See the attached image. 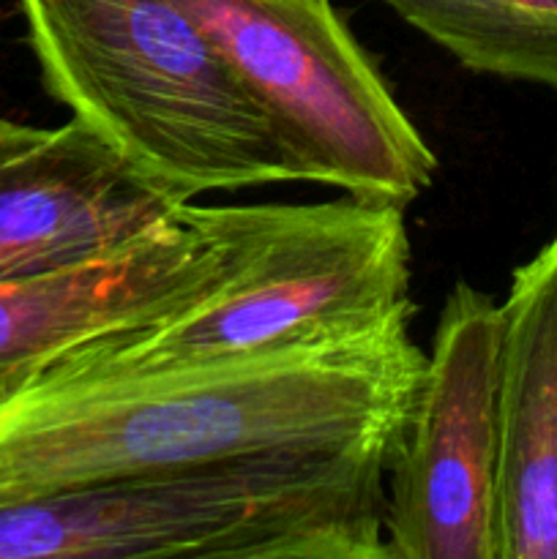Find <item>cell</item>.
I'll return each instance as SVG.
<instances>
[{
	"instance_id": "1",
	"label": "cell",
	"mask_w": 557,
	"mask_h": 559,
	"mask_svg": "<svg viewBox=\"0 0 557 559\" xmlns=\"http://www.w3.org/2000/svg\"><path fill=\"white\" fill-rule=\"evenodd\" d=\"M426 355L410 328L173 369H44L0 402V508L251 453H393Z\"/></svg>"
},
{
	"instance_id": "2",
	"label": "cell",
	"mask_w": 557,
	"mask_h": 559,
	"mask_svg": "<svg viewBox=\"0 0 557 559\" xmlns=\"http://www.w3.org/2000/svg\"><path fill=\"white\" fill-rule=\"evenodd\" d=\"M211 211L229 243L227 276L178 314L82 344L52 369L104 374L222 364L413 325L404 207L344 194Z\"/></svg>"
},
{
	"instance_id": "3",
	"label": "cell",
	"mask_w": 557,
	"mask_h": 559,
	"mask_svg": "<svg viewBox=\"0 0 557 559\" xmlns=\"http://www.w3.org/2000/svg\"><path fill=\"white\" fill-rule=\"evenodd\" d=\"M42 82L178 202L300 180L216 44L175 0H16Z\"/></svg>"
},
{
	"instance_id": "4",
	"label": "cell",
	"mask_w": 557,
	"mask_h": 559,
	"mask_svg": "<svg viewBox=\"0 0 557 559\" xmlns=\"http://www.w3.org/2000/svg\"><path fill=\"white\" fill-rule=\"evenodd\" d=\"M391 453H251L0 508V559H386Z\"/></svg>"
},
{
	"instance_id": "5",
	"label": "cell",
	"mask_w": 557,
	"mask_h": 559,
	"mask_svg": "<svg viewBox=\"0 0 557 559\" xmlns=\"http://www.w3.org/2000/svg\"><path fill=\"white\" fill-rule=\"evenodd\" d=\"M287 145L300 183L407 207L437 156L331 0H175Z\"/></svg>"
},
{
	"instance_id": "6",
	"label": "cell",
	"mask_w": 557,
	"mask_h": 559,
	"mask_svg": "<svg viewBox=\"0 0 557 559\" xmlns=\"http://www.w3.org/2000/svg\"><path fill=\"white\" fill-rule=\"evenodd\" d=\"M502 309L459 282L386 469V559H497Z\"/></svg>"
},
{
	"instance_id": "7",
	"label": "cell",
	"mask_w": 557,
	"mask_h": 559,
	"mask_svg": "<svg viewBox=\"0 0 557 559\" xmlns=\"http://www.w3.org/2000/svg\"><path fill=\"white\" fill-rule=\"evenodd\" d=\"M229 267L211 205L186 202L134 243L0 284V402L96 338L145 328L205 298Z\"/></svg>"
},
{
	"instance_id": "8",
	"label": "cell",
	"mask_w": 557,
	"mask_h": 559,
	"mask_svg": "<svg viewBox=\"0 0 557 559\" xmlns=\"http://www.w3.org/2000/svg\"><path fill=\"white\" fill-rule=\"evenodd\" d=\"M180 205L80 120L0 118V284L112 254Z\"/></svg>"
},
{
	"instance_id": "9",
	"label": "cell",
	"mask_w": 557,
	"mask_h": 559,
	"mask_svg": "<svg viewBox=\"0 0 557 559\" xmlns=\"http://www.w3.org/2000/svg\"><path fill=\"white\" fill-rule=\"evenodd\" d=\"M500 309L497 559H557V235Z\"/></svg>"
},
{
	"instance_id": "10",
	"label": "cell",
	"mask_w": 557,
	"mask_h": 559,
	"mask_svg": "<svg viewBox=\"0 0 557 559\" xmlns=\"http://www.w3.org/2000/svg\"><path fill=\"white\" fill-rule=\"evenodd\" d=\"M475 74L557 91V0H377Z\"/></svg>"
}]
</instances>
